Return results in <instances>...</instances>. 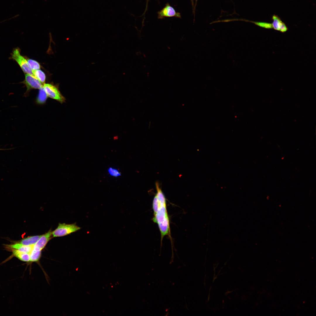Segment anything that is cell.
Listing matches in <instances>:
<instances>
[{
  "mask_svg": "<svg viewBox=\"0 0 316 316\" xmlns=\"http://www.w3.org/2000/svg\"><path fill=\"white\" fill-rule=\"evenodd\" d=\"M34 245H22L17 250L21 253L30 254L33 248Z\"/></svg>",
  "mask_w": 316,
  "mask_h": 316,
  "instance_id": "16",
  "label": "cell"
},
{
  "mask_svg": "<svg viewBox=\"0 0 316 316\" xmlns=\"http://www.w3.org/2000/svg\"><path fill=\"white\" fill-rule=\"evenodd\" d=\"M52 235V231L50 230L46 233L41 235L34 245L33 248L41 251L50 239Z\"/></svg>",
  "mask_w": 316,
  "mask_h": 316,
  "instance_id": "7",
  "label": "cell"
},
{
  "mask_svg": "<svg viewBox=\"0 0 316 316\" xmlns=\"http://www.w3.org/2000/svg\"><path fill=\"white\" fill-rule=\"evenodd\" d=\"M12 252L13 255L19 260L24 262H30V255L29 253H21L16 249H13Z\"/></svg>",
  "mask_w": 316,
  "mask_h": 316,
  "instance_id": "9",
  "label": "cell"
},
{
  "mask_svg": "<svg viewBox=\"0 0 316 316\" xmlns=\"http://www.w3.org/2000/svg\"><path fill=\"white\" fill-rule=\"evenodd\" d=\"M41 235H37L28 237L22 240L20 243L23 245H34L37 241Z\"/></svg>",
  "mask_w": 316,
  "mask_h": 316,
  "instance_id": "10",
  "label": "cell"
},
{
  "mask_svg": "<svg viewBox=\"0 0 316 316\" xmlns=\"http://www.w3.org/2000/svg\"><path fill=\"white\" fill-rule=\"evenodd\" d=\"M159 19H163L165 17H181L180 13L176 12L174 8L167 3L160 11L157 13Z\"/></svg>",
  "mask_w": 316,
  "mask_h": 316,
  "instance_id": "6",
  "label": "cell"
},
{
  "mask_svg": "<svg viewBox=\"0 0 316 316\" xmlns=\"http://www.w3.org/2000/svg\"><path fill=\"white\" fill-rule=\"evenodd\" d=\"M148 0H147L146 6V9H145V12L146 11V10H147V6Z\"/></svg>",
  "mask_w": 316,
  "mask_h": 316,
  "instance_id": "18",
  "label": "cell"
},
{
  "mask_svg": "<svg viewBox=\"0 0 316 316\" xmlns=\"http://www.w3.org/2000/svg\"><path fill=\"white\" fill-rule=\"evenodd\" d=\"M30 255V262H37L41 257V250L33 248Z\"/></svg>",
  "mask_w": 316,
  "mask_h": 316,
  "instance_id": "14",
  "label": "cell"
},
{
  "mask_svg": "<svg viewBox=\"0 0 316 316\" xmlns=\"http://www.w3.org/2000/svg\"><path fill=\"white\" fill-rule=\"evenodd\" d=\"M197 0H195V6H194V7H195V6H196V4H197Z\"/></svg>",
  "mask_w": 316,
  "mask_h": 316,
  "instance_id": "20",
  "label": "cell"
},
{
  "mask_svg": "<svg viewBox=\"0 0 316 316\" xmlns=\"http://www.w3.org/2000/svg\"><path fill=\"white\" fill-rule=\"evenodd\" d=\"M11 57L17 63L24 73L33 75L32 70L29 66L27 59L21 54L19 48H16L13 50Z\"/></svg>",
  "mask_w": 316,
  "mask_h": 316,
  "instance_id": "2",
  "label": "cell"
},
{
  "mask_svg": "<svg viewBox=\"0 0 316 316\" xmlns=\"http://www.w3.org/2000/svg\"><path fill=\"white\" fill-rule=\"evenodd\" d=\"M27 59L29 66L32 71L40 69V66L38 62L31 59Z\"/></svg>",
  "mask_w": 316,
  "mask_h": 316,
  "instance_id": "15",
  "label": "cell"
},
{
  "mask_svg": "<svg viewBox=\"0 0 316 316\" xmlns=\"http://www.w3.org/2000/svg\"><path fill=\"white\" fill-rule=\"evenodd\" d=\"M191 1L192 2V6H193V5H194V0H191Z\"/></svg>",
  "mask_w": 316,
  "mask_h": 316,
  "instance_id": "19",
  "label": "cell"
},
{
  "mask_svg": "<svg viewBox=\"0 0 316 316\" xmlns=\"http://www.w3.org/2000/svg\"><path fill=\"white\" fill-rule=\"evenodd\" d=\"M273 22L272 23V28L278 31H280L281 28L285 24L281 19L277 16L274 15L272 17Z\"/></svg>",
  "mask_w": 316,
  "mask_h": 316,
  "instance_id": "12",
  "label": "cell"
},
{
  "mask_svg": "<svg viewBox=\"0 0 316 316\" xmlns=\"http://www.w3.org/2000/svg\"><path fill=\"white\" fill-rule=\"evenodd\" d=\"M43 87L48 97L61 104L65 102V98L61 94L56 85L45 83L43 85Z\"/></svg>",
  "mask_w": 316,
  "mask_h": 316,
  "instance_id": "3",
  "label": "cell"
},
{
  "mask_svg": "<svg viewBox=\"0 0 316 316\" xmlns=\"http://www.w3.org/2000/svg\"><path fill=\"white\" fill-rule=\"evenodd\" d=\"M238 20L251 22L259 27L266 29H269L272 28V24L271 23L263 22H255L243 19H231V21Z\"/></svg>",
  "mask_w": 316,
  "mask_h": 316,
  "instance_id": "11",
  "label": "cell"
},
{
  "mask_svg": "<svg viewBox=\"0 0 316 316\" xmlns=\"http://www.w3.org/2000/svg\"><path fill=\"white\" fill-rule=\"evenodd\" d=\"M33 75L42 83L44 84L46 80V76L44 73L40 70L32 71Z\"/></svg>",
  "mask_w": 316,
  "mask_h": 316,
  "instance_id": "13",
  "label": "cell"
},
{
  "mask_svg": "<svg viewBox=\"0 0 316 316\" xmlns=\"http://www.w3.org/2000/svg\"><path fill=\"white\" fill-rule=\"evenodd\" d=\"M23 84L26 87L27 90L24 95L25 97L28 95L29 92L32 89H39L43 85L33 75L26 74L24 80L20 83Z\"/></svg>",
  "mask_w": 316,
  "mask_h": 316,
  "instance_id": "5",
  "label": "cell"
},
{
  "mask_svg": "<svg viewBox=\"0 0 316 316\" xmlns=\"http://www.w3.org/2000/svg\"><path fill=\"white\" fill-rule=\"evenodd\" d=\"M81 228L75 224L59 223L57 228L52 231L54 237L64 236L80 230Z\"/></svg>",
  "mask_w": 316,
  "mask_h": 316,
  "instance_id": "4",
  "label": "cell"
},
{
  "mask_svg": "<svg viewBox=\"0 0 316 316\" xmlns=\"http://www.w3.org/2000/svg\"><path fill=\"white\" fill-rule=\"evenodd\" d=\"M108 172L110 176L114 177H118L121 175V173L118 169L113 167H109L108 169Z\"/></svg>",
  "mask_w": 316,
  "mask_h": 316,
  "instance_id": "17",
  "label": "cell"
},
{
  "mask_svg": "<svg viewBox=\"0 0 316 316\" xmlns=\"http://www.w3.org/2000/svg\"><path fill=\"white\" fill-rule=\"evenodd\" d=\"M39 93L36 99V102L38 104H43L46 102L48 96L43 87L40 89Z\"/></svg>",
  "mask_w": 316,
  "mask_h": 316,
  "instance_id": "8",
  "label": "cell"
},
{
  "mask_svg": "<svg viewBox=\"0 0 316 316\" xmlns=\"http://www.w3.org/2000/svg\"><path fill=\"white\" fill-rule=\"evenodd\" d=\"M157 191L152 204L154 216L153 221L157 224L161 235V242L166 236L171 238L169 219L166 208L165 196L158 183H156Z\"/></svg>",
  "mask_w": 316,
  "mask_h": 316,
  "instance_id": "1",
  "label": "cell"
}]
</instances>
